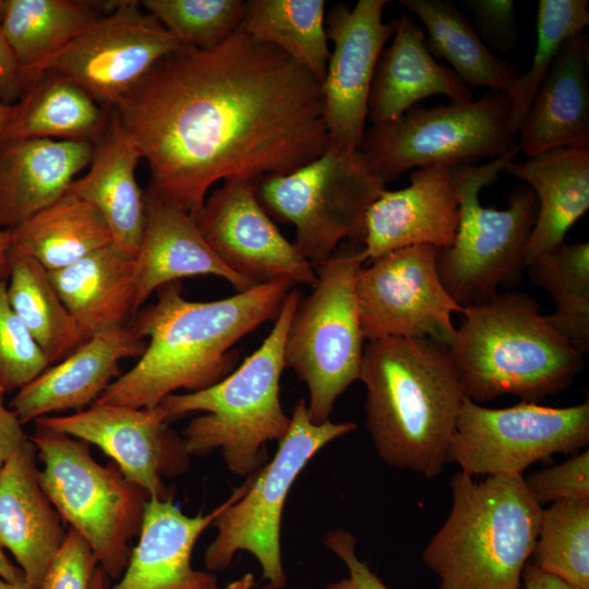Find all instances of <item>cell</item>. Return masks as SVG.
<instances>
[{
	"label": "cell",
	"mask_w": 589,
	"mask_h": 589,
	"mask_svg": "<svg viewBox=\"0 0 589 589\" xmlns=\"http://www.w3.org/2000/svg\"><path fill=\"white\" fill-rule=\"evenodd\" d=\"M109 110L147 161L145 194L195 220L214 183L292 172L330 144L322 83L241 25L170 52Z\"/></svg>",
	"instance_id": "6da1fadb"
},
{
	"label": "cell",
	"mask_w": 589,
	"mask_h": 589,
	"mask_svg": "<svg viewBox=\"0 0 589 589\" xmlns=\"http://www.w3.org/2000/svg\"><path fill=\"white\" fill-rule=\"evenodd\" d=\"M293 287L275 280L219 300L190 301L179 281L163 286L156 302L129 324L146 339L144 352L95 402L153 408L179 389L199 392L221 381L239 359L232 347L275 318Z\"/></svg>",
	"instance_id": "7a4b0ae2"
},
{
	"label": "cell",
	"mask_w": 589,
	"mask_h": 589,
	"mask_svg": "<svg viewBox=\"0 0 589 589\" xmlns=\"http://www.w3.org/2000/svg\"><path fill=\"white\" fill-rule=\"evenodd\" d=\"M359 381L380 458L428 479L441 474L466 398L447 348L428 338L369 340Z\"/></svg>",
	"instance_id": "3957f363"
},
{
	"label": "cell",
	"mask_w": 589,
	"mask_h": 589,
	"mask_svg": "<svg viewBox=\"0 0 589 589\" xmlns=\"http://www.w3.org/2000/svg\"><path fill=\"white\" fill-rule=\"evenodd\" d=\"M461 317L446 348L465 397L477 404L502 395L537 402L567 388L584 368V354L525 293H497Z\"/></svg>",
	"instance_id": "277c9868"
},
{
	"label": "cell",
	"mask_w": 589,
	"mask_h": 589,
	"mask_svg": "<svg viewBox=\"0 0 589 589\" xmlns=\"http://www.w3.org/2000/svg\"><path fill=\"white\" fill-rule=\"evenodd\" d=\"M450 491V512L422 555L437 589H519L542 510L524 476L477 479L460 470Z\"/></svg>",
	"instance_id": "5b68a950"
},
{
	"label": "cell",
	"mask_w": 589,
	"mask_h": 589,
	"mask_svg": "<svg viewBox=\"0 0 589 589\" xmlns=\"http://www.w3.org/2000/svg\"><path fill=\"white\" fill-rule=\"evenodd\" d=\"M300 300V291L291 289L261 346L221 381L199 392L170 394L157 405L169 423L206 412L181 433L191 457L219 449L228 469L245 478L267 462L266 444L280 442L290 423L280 402L279 383L286 368L285 340Z\"/></svg>",
	"instance_id": "8992f818"
},
{
	"label": "cell",
	"mask_w": 589,
	"mask_h": 589,
	"mask_svg": "<svg viewBox=\"0 0 589 589\" xmlns=\"http://www.w3.org/2000/svg\"><path fill=\"white\" fill-rule=\"evenodd\" d=\"M518 152L517 145L489 163L452 167L459 223L452 245L436 250V268L448 294L464 308L489 301L525 268V247L538 214L534 192L518 188L504 209L479 201L482 188L493 183Z\"/></svg>",
	"instance_id": "52a82bcc"
},
{
	"label": "cell",
	"mask_w": 589,
	"mask_h": 589,
	"mask_svg": "<svg viewBox=\"0 0 589 589\" xmlns=\"http://www.w3.org/2000/svg\"><path fill=\"white\" fill-rule=\"evenodd\" d=\"M29 437L44 465L39 483L53 507L88 542L105 574L120 578L148 494L113 461L100 465L85 441L41 428Z\"/></svg>",
	"instance_id": "ba28073f"
},
{
	"label": "cell",
	"mask_w": 589,
	"mask_h": 589,
	"mask_svg": "<svg viewBox=\"0 0 589 589\" xmlns=\"http://www.w3.org/2000/svg\"><path fill=\"white\" fill-rule=\"evenodd\" d=\"M360 245H344L320 265L317 283L300 300L285 340V365L306 384L308 412L317 424L329 420L337 398L360 377L365 340L354 293L365 263Z\"/></svg>",
	"instance_id": "9c48e42d"
},
{
	"label": "cell",
	"mask_w": 589,
	"mask_h": 589,
	"mask_svg": "<svg viewBox=\"0 0 589 589\" xmlns=\"http://www.w3.org/2000/svg\"><path fill=\"white\" fill-rule=\"evenodd\" d=\"M356 429L353 422H312L306 400L299 399L273 458L235 489L232 500L214 520L217 533L204 552L205 567L223 570L238 552L245 551L256 558L267 584L284 588L280 526L289 491L317 452Z\"/></svg>",
	"instance_id": "30bf717a"
},
{
	"label": "cell",
	"mask_w": 589,
	"mask_h": 589,
	"mask_svg": "<svg viewBox=\"0 0 589 589\" xmlns=\"http://www.w3.org/2000/svg\"><path fill=\"white\" fill-rule=\"evenodd\" d=\"M253 184L264 209L294 226L293 244L312 265L327 261L344 240L363 244L368 211L387 190L360 149L330 144L297 170Z\"/></svg>",
	"instance_id": "8fae6325"
},
{
	"label": "cell",
	"mask_w": 589,
	"mask_h": 589,
	"mask_svg": "<svg viewBox=\"0 0 589 589\" xmlns=\"http://www.w3.org/2000/svg\"><path fill=\"white\" fill-rule=\"evenodd\" d=\"M514 136L509 98L489 91L465 103L431 108L417 105L394 121L372 125L359 149L387 184L417 168L497 158L517 146Z\"/></svg>",
	"instance_id": "7c38bea8"
},
{
	"label": "cell",
	"mask_w": 589,
	"mask_h": 589,
	"mask_svg": "<svg viewBox=\"0 0 589 589\" xmlns=\"http://www.w3.org/2000/svg\"><path fill=\"white\" fill-rule=\"evenodd\" d=\"M589 443V401L546 407L522 401L486 408L465 398L449 448V462L471 476H524L555 454L578 453Z\"/></svg>",
	"instance_id": "4fadbf2b"
},
{
	"label": "cell",
	"mask_w": 589,
	"mask_h": 589,
	"mask_svg": "<svg viewBox=\"0 0 589 589\" xmlns=\"http://www.w3.org/2000/svg\"><path fill=\"white\" fill-rule=\"evenodd\" d=\"M354 293L368 341L428 338L448 347L456 332L452 316L465 311L444 288L430 245L395 250L362 265Z\"/></svg>",
	"instance_id": "5bb4252c"
},
{
	"label": "cell",
	"mask_w": 589,
	"mask_h": 589,
	"mask_svg": "<svg viewBox=\"0 0 589 589\" xmlns=\"http://www.w3.org/2000/svg\"><path fill=\"white\" fill-rule=\"evenodd\" d=\"M136 1L117 2L38 71L62 74L107 109L164 57L182 47Z\"/></svg>",
	"instance_id": "9a60e30c"
},
{
	"label": "cell",
	"mask_w": 589,
	"mask_h": 589,
	"mask_svg": "<svg viewBox=\"0 0 589 589\" xmlns=\"http://www.w3.org/2000/svg\"><path fill=\"white\" fill-rule=\"evenodd\" d=\"M36 428L65 434L96 445L130 482L149 498H173L164 478H175L190 467L183 440L166 421L161 409L94 402L68 416L36 419Z\"/></svg>",
	"instance_id": "2e32d148"
},
{
	"label": "cell",
	"mask_w": 589,
	"mask_h": 589,
	"mask_svg": "<svg viewBox=\"0 0 589 589\" xmlns=\"http://www.w3.org/2000/svg\"><path fill=\"white\" fill-rule=\"evenodd\" d=\"M199 228L219 260L253 286L289 280L312 288L314 266L274 225L261 205L253 181H223L205 199Z\"/></svg>",
	"instance_id": "e0dca14e"
},
{
	"label": "cell",
	"mask_w": 589,
	"mask_h": 589,
	"mask_svg": "<svg viewBox=\"0 0 589 589\" xmlns=\"http://www.w3.org/2000/svg\"><path fill=\"white\" fill-rule=\"evenodd\" d=\"M387 0L337 3L325 21L333 50L322 81L324 120L330 145L359 149L376 64L398 19L384 22Z\"/></svg>",
	"instance_id": "ac0fdd59"
},
{
	"label": "cell",
	"mask_w": 589,
	"mask_h": 589,
	"mask_svg": "<svg viewBox=\"0 0 589 589\" xmlns=\"http://www.w3.org/2000/svg\"><path fill=\"white\" fill-rule=\"evenodd\" d=\"M459 223V199L452 167L413 169L407 187L386 190L369 208L362 254L372 262L413 245L446 249Z\"/></svg>",
	"instance_id": "d6986e66"
},
{
	"label": "cell",
	"mask_w": 589,
	"mask_h": 589,
	"mask_svg": "<svg viewBox=\"0 0 589 589\" xmlns=\"http://www.w3.org/2000/svg\"><path fill=\"white\" fill-rule=\"evenodd\" d=\"M130 325L87 338L16 392L9 407L25 424L52 412L81 411L94 404L120 374V362L146 348Z\"/></svg>",
	"instance_id": "ffe728a7"
},
{
	"label": "cell",
	"mask_w": 589,
	"mask_h": 589,
	"mask_svg": "<svg viewBox=\"0 0 589 589\" xmlns=\"http://www.w3.org/2000/svg\"><path fill=\"white\" fill-rule=\"evenodd\" d=\"M203 515L188 516L173 502L148 498L137 544L120 580L110 589H216L217 578L194 569L192 552L201 534L232 500Z\"/></svg>",
	"instance_id": "44dd1931"
},
{
	"label": "cell",
	"mask_w": 589,
	"mask_h": 589,
	"mask_svg": "<svg viewBox=\"0 0 589 589\" xmlns=\"http://www.w3.org/2000/svg\"><path fill=\"white\" fill-rule=\"evenodd\" d=\"M36 456L29 437L0 469V548L12 553L33 589L40 588L68 532L39 483Z\"/></svg>",
	"instance_id": "7402d4cb"
},
{
	"label": "cell",
	"mask_w": 589,
	"mask_h": 589,
	"mask_svg": "<svg viewBox=\"0 0 589 589\" xmlns=\"http://www.w3.org/2000/svg\"><path fill=\"white\" fill-rule=\"evenodd\" d=\"M145 205V226L134 257L136 312L154 291L185 277L218 276L237 292L254 287L219 260L189 213L146 194Z\"/></svg>",
	"instance_id": "603a6c76"
},
{
	"label": "cell",
	"mask_w": 589,
	"mask_h": 589,
	"mask_svg": "<svg viewBox=\"0 0 589 589\" xmlns=\"http://www.w3.org/2000/svg\"><path fill=\"white\" fill-rule=\"evenodd\" d=\"M94 143L27 139L0 149V228L13 229L60 199L92 160Z\"/></svg>",
	"instance_id": "cb8c5ba5"
},
{
	"label": "cell",
	"mask_w": 589,
	"mask_h": 589,
	"mask_svg": "<svg viewBox=\"0 0 589 589\" xmlns=\"http://www.w3.org/2000/svg\"><path fill=\"white\" fill-rule=\"evenodd\" d=\"M393 36L374 72L368 104L372 125L396 120L432 95L446 96L450 103L472 99L470 87L450 68L436 62L410 14L398 19Z\"/></svg>",
	"instance_id": "d4e9b609"
},
{
	"label": "cell",
	"mask_w": 589,
	"mask_h": 589,
	"mask_svg": "<svg viewBox=\"0 0 589 589\" xmlns=\"http://www.w3.org/2000/svg\"><path fill=\"white\" fill-rule=\"evenodd\" d=\"M588 37L565 41L519 127L527 157L564 147H589Z\"/></svg>",
	"instance_id": "484cf974"
},
{
	"label": "cell",
	"mask_w": 589,
	"mask_h": 589,
	"mask_svg": "<svg viewBox=\"0 0 589 589\" xmlns=\"http://www.w3.org/2000/svg\"><path fill=\"white\" fill-rule=\"evenodd\" d=\"M140 159L131 135L110 111L105 130L94 143L89 170L67 190L97 208L110 229L112 243L133 257L146 217L145 192L135 177Z\"/></svg>",
	"instance_id": "4316f807"
},
{
	"label": "cell",
	"mask_w": 589,
	"mask_h": 589,
	"mask_svg": "<svg viewBox=\"0 0 589 589\" xmlns=\"http://www.w3.org/2000/svg\"><path fill=\"white\" fill-rule=\"evenodd\" d=\"M525 181L538 200V214L526 242L524 266L565 242L589 208V147H564L510 161L505 170Z\"/></svg>",
	"instance_id": "83f0119b"
},
{
	"label": "cell",
	"mask_w": 589,
	"mask_h": 589,
	"mask_svg": "<svg viewBox=\"0 0 589 589\" xmlns=\"http://www.w3.org/2000/svg\"><path fill=\"white\" fill-rule=\"evenodd\" d=\"M49 277L87 338L129 325L136 313L134 257L113 243L49 272Z\"/></svg>",
	"instance_id": "f1b7e54d"
},
{
	"label": "cell",
	"mask_w": 589,
	"mask_h": 589,
	"mask_svg": "<svg viewBox=\"0 0 589 589\" xmlns=\"http://www.w3.org/2000/svg\"><path fill=\"white\" fill-rule=\"evenodd\" d=\"M109 115L71 79L45 72L25 92L9 124L3 143L27 139L95 143Z\"/></svg>",
	"instance_id": "f546056e"
},
{
	"label": "cell",
	"mask_w": 589,
	"mask_h": 589,
	"mask_svg": "<svg viewBox=\"0 0 589 589\" xmlns=\"http://www.w3.org/2000/svg\"><path fill=\"white\" fill-rule=\"evenodd\" d=\"M11 240L15 250L55 272L112 243V236L94 205L65 192L11 229Z\"/></svg>",
	"instance_id": "4dcf8cb0"
},
{
	"label": "cell",
	"mask_w": 589,
	"mask_h": 589,
	"mask_svg": "<svg viewBox=\"0 0 589 589\" xmlns=\"http://www.w3.org/2000/svg\"><path fill=\"white\" fill-rule=\"evenodd\" d=\"M79 0H9L2 32L14 53L25 92L40 67L99 19Z\"/></svg>",
	"instance_id": "1f68e13d"
},
{
	"label": "cell",
	"mask_w": 589,
	"mask_h": 589,
	"mask_svg": "<svg viewBox=\"0 0 589 589\" xmlns=\"http://www.w3.org/2000/svg\"><path fill=\"white\" fill-rule=\"evenodd\" d=\"M423 24L432 55L444 58L457 77L470 86H484L510 97L514 69L494 56L458 9L446 0H400Z\"/></svg>",
	"instance_id": "d6a6232c"
},
{
	"label": "cell",
	"mask_w": 589,
	"mask_h": 589,
	"mask_svg": "<svg viewBox=\"0 0 589 589\" xmlns=\"http://www.w3.org/2000/svg\"><path fill=\"white\" fill-rule=\"evenodd\" d=\"M8 279V301L50 365L63 360L87 339L57 293L49 272L13 247Z\"/></svg>",
	"instance_id": "836d02e7"
},
{
	"label": "cell",
	"mask_w": 589,
	"mask_h": 589,
	"mask_svg": "<svg viewBox=\"0 0 589 589\" xmlns=\"http://www.w3.org/2000/svg\"><path fill=\"white\" fill-rule=\"evenodd\" d=\"M324 0H249L241 27L256 43L277 48L321 83L329 49Z\"/></svg>",
	"instance_id": "e575fe53"
},
{
	"label": "cell",
	"mask_w": 589,
	"mask_h": 589,
	"mask_svg": "<svg viewBox=\"0 0 589 589\" xmlns=\"http://www.w3.org/2000/svg\"><path fill=\"white\" fill-rule=\"evenodd\" d=\"M530 280L554 300L550 324L584 356L589 350V242H563L526 267Z\"/></svg>",
	"instance_id": "d590c367"
},
{
	"label": "cell",
	"mask_w": 589,
	"mask_h": 589,
	"mask_svg": "<svg viewBox=\"0 0 589 589\" xmlns=\"http://www.w3.org/2000/svg\"><path fill=\"white\" fill-rule=\"evenodd\" d=\"M533 565L578 589H589V498L541 510Z\"/></svg>",
	"instance_id": "8d00e7d4"
},
{
	"label": "cell",
	"mask_w": 589,
	"mask_h": 589,
	"mask_svg": "<svg viewBox=\"0 0 589 589\" xmlns=\"http://www.w3.org/2000/svg\"><path fill=\"white\" fill-rule=\"evenodd\" d=\"M589 24L587 0H540L537 11V45L530 68L518 75L509 97L510 128L515 135L532 98L567 39Z\"/></svg>",
	"instance_id": "74e56055"
},
{
	"label": "cell",
	"mask_w": 589,
	"mask_h": 589,
	"mask_svg": "<svg viewBox=\"0 0 589 589\" xmlns=\"http://www.w3.org/2000/svg\"><path fill=\"white\" fill-rule=\"evenodd\" d=\"M141 7L183 46L209 49L240 27L245 1L144 0Z\"/></svg>",
	"instance_id": "f35d334b"
},
{
	"label": "cell",
	"mask_w": 589,
	"mask_h": 589,
	"mask_svg": "<svg viewBox=\"0 0 589 589\" xmlns=\"http://www.w3.org/2000/svg\"><path fill=\"white\" fill-rule=\"evenodd\" d=\"M0 281V392H17L48 366V359L12 310Z\"/></svg>",
	"instance_id": "ab89813d"
},
{
	"label": "cell",
	"mask_w": 589,
	"mask_h": 589,
	"mask_svg": "<svg viewBox=\"0 0 589 589\" xmlns=\"http://www.w3.org/2000/svg\"><path fill=\"white\" fill-rule=\"evenodd\" d=\"M524 480L540 506L589 498V450L586 448L563 464L531 472Z\"/></svg>",
	"instance_id": "60d3db41"
},
{
	"label": "cell",
	"mask_w": 589,
	"mask_h": 589,
	"mask_svg": "<svg viewBox=\"0 0 589 589\" xmlns=\"http://www.w3.org/2000/svg\"><path fill=\"white\" fill-rule=\"evenodd\" d=\"M97 558L88 542L69 528L39 589H89Z\"/></svg>",
	"instance_id": "b9f144b4"
},
{
	"label": "cell",
	"mask_w": 589,
	"mask_h": 589,
	"mask_svg": "<svg viewBox=\"0 0 589 589\" xmlns=\"http://www.w3.org/2000/svg\"><path fill=\"white\" fill-rule=\"evenodd\" d=\"M481 39L501 52L513 50L517 40L515 2L512 0H469Z\"/></svg>",
	"instance_id": "7bdbcfd3"
},
{
	"label": "cell",
	"mask_w": 589,
	"mask_h": 589,
	"mask_svg": "<svg viewBox=\"0 0 589 589\" xmlns=\"http://www.w3.org/2000/svg\"><path fill=\"white\" fill-rule=\"evenodd\" d=\"M323 543L348 569V577L329 584L325 589H389L369 565L358 557L357 539L350 531L342 528L329 530Z\"/></svg>",
	"instance_id": "ee69618b"
},
{
	"label": "cell",
	"mask_w": 589,
	"mask_h": 589,
	"mask_svg": "<svg viewBox=\"0 0 589 589\" xmlns=\"http://www.w3.org/2000/svg\"><path fill=\"white\" fill-rule=\"evenodd\" d=\"M24 94L25 86L16 59L0 25V101L14 105Z\"/></svg>",
	"instance_id": "f6af8a7d"
},
{
	"label": "cell",
	"mask_w": 589,
	"mask_h": 589,
	"mask_svg": "<svg viewBox=\"0 0 589 589\" xmlns=\"http://www.w3.org/2000/svg\"><path fill=\"white\" fill-rule=\"evenodd\" d=\"M29 441L17 414L4 404L0 392V469L4 462Z\"/></svg>",
	"instance_id": "bcb514c9"
},
{
	"label": "cell",
	"mask_w": 589,
	"mask_h": 589,
	"mask_svg": "<svg viewBox=\"0 0 589 589\" xmlns=\"http://www.w3.org/2000/svg\"><path fill=\"white\" fill-rule=\"evenodd\" d=\"M521 582L524 589H578L561 578L549 574L533 564L526 565Z\"/></svg>",
	"instance_id": "7dc6e473"
},
{
	"label": "cell",
	"mask_w": 589,
	"mask_h": 589,
	"mask_svg": "<svg viewBox=\"0 0 589 589\" xmlns=\"http://www.w3.org/2000/svg\"><path fill=\"white\" fill-rule=\"evenodd\" d=\"M11 248V230L0 228V281L9 278Z\"/></svg>",
	"instance_id": "c3c4849f"
},
{
	"label": "cell",
	"mask_w": 589,
	"mask_h": 589,
	"mask_svg": "<svg viewBox=\"0 0 589 589\" xmlns=\"http://www.w3.org/2000/svg\"><path fill=\"white\" fill-rule=\"evenodd\" d=\"M0 579L11 582L19 584L25 581V576L22 569L15 566L4 554L0 548Z\"/></svg>",
	"instance_id": "681fc988"
},
{
	"label": "cell",
	"mask_w": 589,
	"mask_h": 589,
	"mask_svg": "<svg viewBox=\"0 0 589 589\" xmlns=\"http://www.w3.org/2000/svg\"><path fill=\"white\" fill-rule=\"evenodd\" d=\"M16 112V104L8 105L0 101V149L3 145L5 131L14 118Z\"/></svg>",
	"instance_id": "f907efd6"
},
{
	"label": "cell",
	"mask_w": 589,
	"mask_h": 589,
	"mask_svg": "<svg viewBox=\"0 0 589 589\" xmlns=\"http://www.w3.org/2000/svg\"><path fill=\"white\" fill-rule=\"evenodd\" d=\"M216 589H275L272 585L267 584L261 588L254 587V576L252 573H247L242 577L231 581L225 587H217Z\"/></svg>",
	"instance_id": "816d5d0a"
},
{
	"label": "cell",
	"mask_w": 589,
	"mask_h": 589,
	"mask_svg": "<svg viewBox=\"0 0 589 589\" xmlns=\"http://www.w3.org/2000/svg\"><path fill=\"white\" fill-rule=\"evenodd\" d=\"M108 578L109 577L105 574V572L97 566L94 570L89 589H109Z\"/></svg>",
	"instance_id": "f5cc1de1"
},
{
	"label": "cell",
	"mask_w": 589,
	"mask_h": 589,
	"mask_svg": "<svg viewBox=\"0 0 589 589\" xmlns=\"http://www.w3.org/2000/svg\"><path fill=\"white\" fill-rule=\"evenodd\" d=\"M0 589H33V588L28 586L26 581L19 582V584H11V582L0 579Z\"/></svg>",
	"instance_id": "db71d44e"
},
{
	"label": "cell",
	"mask_w": 589,
	"mask_h": 589,
	"mask_svg": "<svg viewBox=\"0 0 589 589\" xmlns=\"http://www.w3.org/2000/svg\"><path fill=\"white\" fill-rule=\"evenodd\" d=\"M9 7V0H0V25H2L4 17L7 15Z\"/></svg>",
	"instance_id": "11a10c76"
}]
</instances>
